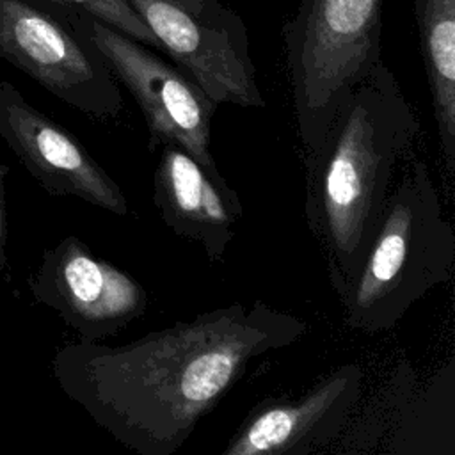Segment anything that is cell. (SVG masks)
Returning <instances> with one entry per match:
<instances>
[{
    "mask_svg": "<svg viewBox=\"0 0 455 455\" xmlns=\"http://www.w3.org/2000/svg\"><path fill=\"white\" fill-rule=\"evenodd\" d=\"M307 322L265 300L235 302L124 345L57 348L52 373L69 400L139 455H172L249 364L293 345Z\"/></svg>",
    "mask_w": 455,
    "mask_h": 455,
    "instance_id": "cell-1",
    "label": "cell"
},
{
    "mask_svg": "<svg viewBox=\"0 0 455 455\" xmlns=\"http://www.w3.org/2000/svg\"><path fill=\"white\" fill-rule=\"evenodd\" d=\"M156 41L217 105L265 107L243 20L222 0H130Z\"/></svg>",
    "mask_w": 455,
    "mask_h": 455,
    "instance_id": "cell-7",
    "label": "cell"
},
{
    "mask_svg": "<svg viewBox=\"0 0 455 455\" xmlns=\"http://www.w3.org/2000/svg\"><path fill=\"white\" fill-rule=\"evenodd\" d=\"M66 7H71L78 12H84L123 34L128 37L153 48H156V41L148 30L146 23L140 20L130 0H53Z\"/></svg>",
    "mask_w": 455,
    "mask_h": 455,
    "instance_id": "cell-13",
    "label": "cell"
},
{
    "mask_svg": "<svg viewBox=\"0 0 455 455\" xmlns=\"http://www.w3.org/2000/svg\"><path fill=\"white\" fill-rule=\"evenodd\" d=\"M427 84L446 171H455V0H414Z\"/></svg>",
    "mask_w": 455,
    "mask_h": 455,
    "instance_id": "cell-12",
    "label": "cell"
},
{
    "mask_svg": "<svg viewBox=\"0 0 455 455\" xmlns=\"http://www.w3.org/2000/svg\"><path fill=\"white\" fill-rule=\"evenodd\" d=\"M359 364L347 363L299 396L258 403L222 455H304L327 446L347 425L363 389Z\"/></svg>",
    "mask_w": 455,
    "mask_h": 455,
    "instance_id": "cell-10",
    "label": "cell"
},
{
    "mask_svg": "<svg viewBox=\"0 0 455 455\" xmlns=\"http://www.w3.org/2000/svg\"><path fill=\"white\" fill-rule=\"evenodd\" d=\"M384 0H300L283 25L297 135L313 153L350 91L382 60Z\"/></svg>",
    "mask_w": 455,
    "mask_h": 455,
    "instance_id": "cell-4",
    "label": "cell"
},
{
    "mask_svg": "<svg viewBox=\"0 0 455 455\" xmlns=\"http://www.w3.org/2000/svg\"><path fill=\"white\" fill-rule=\"evenodd\" d=\"M455 231L423 160L391 187L366 256L339 295L343 322L361 332L393 329L432 288L451 277Z\"/></svg>",
    "mask_w": 455,
    "mask_h": 455,
    "instance_id": "cell-3",
    "label": "cell"
},
{
    "mask_svg": "<svg viewBox=\"0 0 455 455\" xmlns=\"http://www.w3.org/2000/svg\"><path fill=\"white\" fill-rule=\"evenodd\" d=\"M0 137L50 196L76 197L119 217L130 213L121 187L85 146L7 80L0 82Z\"/></svg>",
    "mask_w": 455,
    "mask_h": 455,
    "instance_id": "cell-9",
    "label": "cell"
},
{
    "mask_svg": "<svg viewBox=\"0 0 455 455\" xmlns=\"http://www.w3.org/2000/svg\"><path fill=\"white\" fill-rule=\"evenodd\" d=\"M419 121L384 60L350 91L320 146L304 156L306 220L345 291L382 219L393 172L411 155Z\"/></svg>",
    "mask_w": 455,
    "mask_h": 455,
    "instance_id": "cell-2",
    "label": "cell"
},
{
    "mask_svg": "<svg viewBox=\"0 0 455 455\" xmlns=\"http://www.w3.org/2000/svg\"><path fill=\"white\" fill-rule=\"evenodd\" d=\"M9 174V167L0 162V272L7 265L5 243H7V206H5V178Z\"/></svg>",
    "mask_w": 455,
    "mask_h": 455,
    "instance_id": "cell-14",
    "label": "cell"
},
{
    "mask_svg": "<svg viewBox=\"0 0 455 455\" xmlns=\"http://www.w3.org/2000/svg\"><path fill=\"white\" fill-rule=\"evenodd\" d=\"M0 59L85 116L112 119L123 108L105 59L53 0H0Z\"/></svg>",
    "mask_w": 455,
    "mask_h": 455,
    "instance_id": "cell-5",
    "label": "cell"
},
{
    "mask_svg": "<svg viewBox=\"0 0 455 455\" xmlns=\"http://www.w3.org/2000/svg\"><path fill=\"white\" fill-rule=\"evenodd\" d=\"M156 149L153 203L162 220L172 233L197 242L208 261H220L242 220L238 194L180 146L165 142Z\"/></svg>",
    "mask_w": 455,
    "mask_h": 455,
    "instance_id": "cell-11",
    "label": "cell"
},
{
    "mask_svg": "<svg viewBox=\"0 0 455 455\" xmlns=\"http://www.w3.org/2000/svg\"><path fill=\"white\" fill-rule=\"evenodd\" d=\"M28 286L36 302L57 311L80 339L89 341L123 331L148 309L142 283L96 256L75 235L43 251Z\"/></svg>",
    "mask_w": 455,
    "mask_h": 455,
    "instance_id": "cell-8",
    "label": "cell"
},
{
    "mask_svg": "<svg viewBox=\"0 0 455 455\" xmlns=\"http://www.w3.org/2000/svg\"><path fill=\"white\" fill-rule=\"evenodd\" d=\"M62 7L69 21L101 53L117 84H123L139 105L149 133V149L156 151L160 144L172 142L220 178L212 151L217 103L153 48L84 12Z\"/></svg>",
    "mask_w": 455,
    "mask_h": 455,
    "instance_id": "cell-6",
    "label": "cell"
}]
</instances>
